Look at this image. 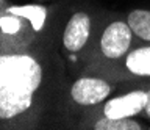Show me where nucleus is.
I'll list each match as a JSON object with an SVG mask.
<instances>
[{"label":"nucleus","instance_id":"obj_1","mask_svg":"<svg viewBox=\"0 0 150 130\" xmlns=\"http://www.w3.org/2000/svg\"><path fill=\"white\" fill-rule=\"evenodd\" d=\"M59 35L0 52V130L63 129L70 75L59 52Z\"/></svg>","mask_w":150,"mask_h":130},{"label":"nucleus","instance_id":"obj_2","mask_svg":"<svg viewBox=\"0 0 150 130\" xmlns=\"http://www.w3.org/2000/svg\"><path fill=\"white\" fill-rule=\"evenodd\" d=\"M72 2L8 5L0 11V52L27 49L59 33Z\"/></svg>","mask_w":150,"mask_h":130},{"label":"nucleus","instance_id":"obj_6","mask_svg":"<svg viewBox=\"0 0 150 130\" xmlns=\"http://www.w3.org/2000/svg\"><path fill=\"white\" fill-rule=\"evenodd\" d=\"M138 43L134 31L127 21L125 14H116L110 13L103 22L100 33H98L96 44L89 53L88 63H112L130 52V49Z\"/></svg>","mask_w":150,"mask_h":130},{"label":"nucleus","instance_id":"obj_8","mask_svg":"<svg viewBox=\"0 0 150 130\" xmlns=\"http://www.w3.org/2000/svg\"><path fill=\"white\" fill-rule=\"evenodd\" d=\"M74 129L81 130H147L150 129L147 122L139 118H124V119H111V118H80L75 122Z\"/></svg>","mask_w":150,"mask_h":130},{"label":"nucleus","instance_id":"obj_12","mask_svg":"<svg viewBox=\"0 0 150 130\" xmlns=\"http://www.w3.org/2000/svg\"><path fill=\"white\" fill-rule=\"evenodd\" d=\"M145 88H150V83H149V85H147V86H145Z\"/></svg>","mask_w":150,"mask_h":130},{"label":"nucleus","instance_id":"obj_4","mask_svg":"<svg viewBox=\"0 0 150 130\" xmlns=\"http://www.w3.org/2000/svg\"><path fill=\"white\" fill-rule=\"evenodd\" d=\"M120 83L97 74L81 72L70 78L63 99V129H74L77 119L122 90Z\"/></svg>","mask_w":150,"mask_h":130},{"label":"nucleus","instance_id":"obj_3","mask_svg":"<svg viewBox=\"0 0 150 130\" xmlns=\"http://www.w3.org/2000/svg\"><path fill=\"white\" fill-rule=\"evenodd\" d=\"M110 11L91 2L72 3L61 28L59 52L70 78L86 67L89 53Z\"/></svg>","mask_w":150,"mask_h":130},{"label":"nucleus","instance_id":"obj_11","mask_svg":"<svg viewBox=\"0 0 150 130\" xmlns=\"http://www.w3.org/2000/svg\"><path fill=\"white\" fill-rule=\"evenodd\" d=\"M6 5H8V2H6V0H0V11H2V10H3V8L6 6Z\"/></svg>","mask_w":150,"mask_h":130},{"label":"nucleus","instance_id":"obj_10","mask_svg":"<svg viewBox=\"0 0 150 130\" xmlns=\"http://www.w3.org/2000/svg\"><path fill=\"white\" fill-rule=\"evenodd\" d=\"M142 118H145L150 122V88H149V100H147V105H145V108H144Z\"/></svg>","mask_w":150,"mask_h":130},{"label":"nucleus","instance_id":"obj_5","mask_svg":"<svg viewBox=\"0 0 150 130\" xmlns=\"http://www.w3.org/2000/svg\"><path fill=\"white\" fill-rule=\"evenodd\" d=\"M83 72L108 77L120 83L124 90L133 86L145 88L150 83V43L138 39L130 52L120 60L112 63L89 64L83 69Z\"/></svg>","mask_w":150,"mask_h":130},{"label":"nucleus","instance_id":"obj_7","mask_svg":"<svg viewBox=\"0 0 150 130\" xmlns=\"http://www.w3.org/2000/svg\"><path fill=\"white\" fill-rule=\"evenodd\" d=\"M147 100H149V88L142 86L127 88V91L124 92L117 91L116 94L110 96L102 104L86 110L80 118H96V116L97 118H111V119L139 118L144 113Z\"/></svg>","mask_w":150,"mask_h":130},{"label":"nucleus","instance_id":"obj_9","mask_svg":"<svg viewBox=\"0 0 150 130\" xmlns=\"http://www.w3.org/2000/svg\"><path fill=\"white\" fill-rule=\"evenodd\" d=\"M131 30L134 31L136 38L144 43H150V10L136 8L125 13Z\"/></svg>","mask_w":150,"mask_h":130}]
</instances>
